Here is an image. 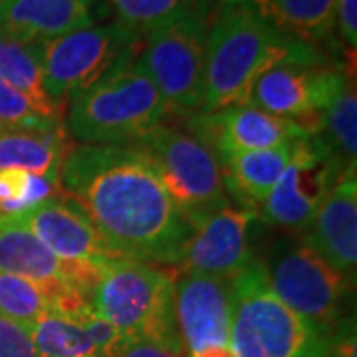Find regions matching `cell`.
I'll return each instance as SVG.
<instances>
[{"instance_id":"6da1fadb","label":"cell","mask_w":357,"mask_h":357,"mask_svg":"<svg viewBox=\"0 0 357 357\" xmlns=\"http://www.w3.org/2000/svg\"><path fill=\"white\" fill-rule=\"evenodd\" d=\"M58 181L119 258L147 264L181 260L191 225L141 147L76 145L68 149Z\"/></svg>"},{"instance_id":"7a4b0ae2","label":"cell","mask_w":357,"mask_h":357,"mask_svg":"<svg viewBox=\"0 0 357 357\" xmlns=\"http://www.w3.org/2000/svg\"><path fill=\"white\" fill-rule=\"evenodd\" d=\"M280 64L330 62L318 46L282 34L243 6L222 8L206 30L204 102L199 114L250 103L258 77Z\"/></svg>"},{"instance_id":"3957f363","label":"cell","mask_w":357,"mask_h":357,"mask_svg":"<svg viewBox=\"0 0 357 357\" xmlns=\"http://www.w3.org/2000/svg\"><path fill=\"white\" fill-rule=\"evenodd\" d=\"M137 56L121 60L91 88L70 100L68 133L82 145L137 147L163 126L167 105Z\"/></svg>"},{"instance_id":"277c9868","label":"cell","mask_w":357,"mask_h":357,"mask_svg":"<svg viewBox=\"0 0 357 357\" xmlns=\"http://www.w3.org/2000/svg\"><path fill=\"white\" fill-rule=\"evenodd\" d=\"M230 294L234 357H332L333 335L282 304L258 258L230 282Z\"/></svg>"},{"instance_id":"5b68a950","label":"cell","mask_w":357,"mask_h":357,"mask_svg":"<svg viewBox=\"0 0 357 357\" xmlns=\"http://www.w3.org/2000/svg\"><path fill=\"white\" fill-rule=\"evenodd\" d=\"M91 307L123 340H149L183 354L175 319V278L155 264L129 258L107 262L91 294Z\"/></svg>"},{"instance_id":"8992f818","label":"cell","mask_w":357,"mask_h":357,"mask_svg":"<svg viewBox=\"0 0 357 357\" xmlns=\"http://www.w3.org/2000/svg\"><path fill=\"white\" fill-rule=\"evenodd\" d=\"M137 34L117 20L89 24L68 34L38 42L44 89L54 105L64 103L91 88L121 60L141 50Z\"/></svg>"},{"instance_id":"52a82bcc","label":"cell","mask_w":357,"mask_h":357,"mask_svg":"<svg viewBox=\"0 0 357 357\" xmlns=\"http://www.w3.org/2000/svg\"><path fill=\"white\" fill-rule=\"evenodd\" d=\"M282 304L330 335L342 326L349 280L304 241L278 238L258 258Z\"/></svg>"},{"instance_id":"ba28073f","label":"cell","mask_w":357,"mask_h":357,"mask_svg":"<svg viewBox=\"0 0 357 357\" xmlns=\"http://www.w3.org/2000/svg\"><path fill=\"white\" fill-rule=\"evenodd\" d=\"M135 62L153 82L167 114L195 115L204 102L206 24L203 10L181 16L149 32Z\"/></svg>"},{"instance_id":"9c48e42d","label":"cell","mask_w":357,"mask_h":357,"mask_svg":"<svg viewBox=\"0 0 357 357\" xmlns=\"http://www.w3.org/2000/svg\"><path fill=\"white\" fill-rule=\"evenodd\" d=\"M137 147L151 157L169 197L192 230L229 206L220 161L191 133L159 126Z\"/></svg>"},{"instance_id":"30bf717a","label":"cell","mask_w":357,"mask_h":357,"mask_svg":"<svg viewBox=\"0 0 357 357\" xmlns=\"http://www.w3.org/2000/svg\"><path fill=\"white\" fill-rule=\"evenodd\" d=\"M345 167L349 165L337 157L321 133L294 143L290 161L258 208V218L288 234L307 232Z\"/></svg>"},{"instance_id":"8fae6325","label":"cell","mask_w":357,"mask_h":357,"mask_svg":"<svg viewBox=\"0 0 357 357\" xmlns=\"http://www.w3.org/2000/svg\"><path fill=\"white\" fill-rule=\"evenodd\" d=\"M175 319L185 357H234L230 282L183 274L175 282Z\"/></svg>"},{"instance_id":"7c38bea8","label":"cell","mask_w":357,"mask_h":357,"mask_svg":"<svg viewBox=\"0 0 357 357\" xmlns=\"http://www.w3.org/2000/svg\"><path fill=\"white\" fill-rule=\"evenodd\" d=\"M349 76L337 66L280 64L258 77L250 103L268 114L292 119L310 135L319 133V109Z\"/></svg>"},{"instance_id":"4fadbf2b","label":"cell","mask_w":357,"mask_h":357,"mask_svg":"<svg viewBox=\"0 0 357 357\" xmlns=\"http://www.w3.org/2000/svg\"><path fill=\"white\" fill-rule=\"evenodd\" d=\"M187 133L208 147L217 155L218 161L243 151H262L294 145L296 141L310 135L292 119L268 114L252 103L191 115Z\"/></svg>"},{"instance_id":"5bb4252c","label":"cell","mask_w":357,"mask_h":357,"mask_svg":"<svg viewBox=\"0 0 357 357\" xmlns=\"http://www.w3.org/2000/svg\"><path fill=\"white\" fill-rule=\"evenodd\" d=\"M258 215L241 206H225L192 230L177 262L183 274L232 282L252 256V229Z\"/></svg>"},{"instance_id":"9a60e30c","label":"cell","mask_w":357,"mask_h":357,"mask_svg":"<svg viewBox=\"0 0 357 357\" xmlns=\"http://www.w3.org/2000/svg\"><path fill=\"white\" fill-rule=\"evenodd\" d=\"M0 270L36 284L50 296L54 310L72 314L91 304L70 286L68 262L52 255L18 215L0 217Z\"/></svg>"},{"instance_id":"2e32d148","label":"cell","mask_w":357,"mask_h":357,"mask_svg":"<svg viewBox=\"0 0 357 357\" xmlns=\"http://www.w3.org/2000/svg\"><path fill=\"white\" fill-rule=\"evenodd\" d=\"M18 217L60 260L103 264L119 258L86 213L64 195H54Z\"/></svg>"},{"instance_id":"e0dca14e","label":"cell","mask_w":357,"mask_h":357,"mask_svg":"<svg viewBox=\"0 0 357 357\" xmlns=\"http://www.w3.org/2000/svg\"><path fill=\"white\" fill-rule=\"evenodd\" d=\"M304 243L310 244L345 278L356 276L357 264V178L356 165L345 167L319 206Z\"/></svg>"},{"instance_id":"ac0fdd59","label":"cell","mask_w":357,"mask_h":357,"mask_svg":"<svg viewBox=\"0 0 357 357\" xmlns=\"http://www.w3.org/2000/svg\"><path fill=\"white\" fill-rule=\"evenodd\" d=\"M102 0H2L0 28L14 38L38 44L96 22Z\"/></svg>"},{"instance_id":"d6986e66","label":"cell","mask_w":357,"mask_h":357,"mask_svg":"<svg viewBox=\"0 0 357 357\" xmlns=\"http://www.w3.org/2000/svg\"><path fill=\"white\" fill-rule=\"evenodd\" d=\"M292 147L294 145H284L276 149L243 151L229 155L220 161L227 192L236 199L241 208L258 215V208L266 201L282 171L288 165Z\"/></svg>"},{"instance_id":"ffe728a7","label":"cell","mask_w":357,"mask_h":357,"mask_svg":"<svg viewBox=\"0 0 357 357\" xmlns=\"http://www.w3.org/2000/svg\"><path fill=\"white\" fill-rule=\"evenodd\" d=\"M238 6L282 34L312 46L332 36L333 0H241Z\"/></svg>"},{"instance_id":"44dd1931","label":"cell","mask_w":357,"mask_h":357,"mask_svg":"<svg viewBox=\"0 0 357 357\" xmlns=\"http://www.w3.org/2000/svg\"><path fill=\"white\" fill-rule=\"evenodd\" d=\"M66 131L52 129H0V171L16 169L56 178L66 153Z\"/></svg>"},{"instance_id":"7402d4cb","label":"cell","mask_w":357,"mask_h":357,"mask_svg":"<svg viewBox=\"0 0 357 357\" xmlns=\"http://www.w3.org/2000/svg\"><path fill=\"white\" fill-rule=\"evenodd\" d=\"M86 307L72 314L50 310L32 324L30 335L38 357H103L84 321Z\"/></svg>"},{"instance_id":"603a6c76","label":"cell","mask_w":357,"mask_h":357,"mask_svg":"<svg viewBox=\"0 0 357 357\" xmlns=\"http://www.w3.org/2000/svg\"><path fill=\"white\" fill-rule=\"evenodd\" d=\"M0 79L26 98L38 103L42 109L62 117V107L54 105L44 89L42 64L36 44L14 38L0 28Z\"/></svg>"},{"instance_id":"cb8c5ba5","label":"cell","mask_w":357,"mask_h":357,"mask_svg":"<svg viewBox=\"0 0 357 357\" xmlns=\"http://www.w3.org/2000/svg\"><path fill=\"white\" fill-rule=\"evenodd\" d=\"M319 133L330 143L345 165H356L357 153V98L354 82L347 79L335 89L319 109Z\"/></svg>"},{"instance_id":"d4e9b609","label":"cell","mask_w":357,"mask_h":357,"mask_svg":"<svg viewBox=\"0 0 357 357\" xmlns=\"http://www.w3.org/2000/svg\"><path fill=\"white\" fill-rule=\"evenodd\" d=\"M105 2L115 20L123 24L139 38H145L161 26L192 13L199 6V0H102Z\"/></svg>"},{"instance_id":"484cf974","label":"cell","mask_w":357,"mask_h":357,"mask_svg":"<svg viewBox=\"0 0 357 357\" xmlns=\"http://www.w3.org/2000/svg\"><path fill=\"white\" fill-rule=\"evenodd\" d=\"M60 192V181L28 171H0V217L22 215Z\"/></svg>"},{"instance_id":"4316f807","label":"cell","mask_w":357,"mask_h":357,"mask_svg":"<svg viewBox=\"0 0 357 357\" xmlns=\"http://www.w3.org/2000/svg\"><path fill=\"white\" fill-rule=\"evenodd\" d=\"M50 310H54V304L42 288L0 270V318L32 328V324Z\"/></svg>"},{"instance_id":"83f0119b","label":"cell","mask_w":357,"mask_h":357,"mask_svg":"<svg viewBox=\"0 0 357 357\" xmlns=\"http://www.w3.org/2000/svg\"><path fill=\"white\" fill-rule=\"evenodd\" d=\"M60 126V115L42 109L22 91L0 79V129H52Z\"/></svg>"},{"instance_id":"f1b7e54d","label":"cell","mask_w":357,"mask_h":357,"mask_svg":"<svg viewBox=\"0 0 357 357\" xmlns=\"http://www.w3.org/2000/svg\"><path fill=\"white\" fill-rule=\"evenodd\" d=\"M0 357H38L30 328L0 318Z\"/></svg>"},{"instance_id":"f546056e","label":"cell","mask_w":357,"mask_h":357,"mask_svg":"<svg viewBox=\"0 0 357 357\" xmlns=\"http://www.w3.org/2000/svg\"><path fill=\"white\" fill-rule=\"evenodd\" d=\"M333 28H337L345 46L356 50L357 0H333Z\"/></svg>"},{"instance_id":"4dcf8cb0","label":"cell","mask_w":357,"mask_h":357,"mask_svg":"<svg viewBox=\"0 0 357 357\" xmlns=\"http://www.w3.org/2000/svg\"><path fill=\"white\" fill-rule=\"evenodd\" d=\"M109 357H185L171 347L155 344L149 340H128L115 349Z\"/></svg>"},{"instance_id":"1f68e13d","label":"cell","mask_w":357,"mask_h":357,"mask_svg":"<svg viewBox=\"0 0 357 357\" xmlns=\"http://www.w3.org/2000/svg\"><path fill=\"white\" fill-rule=\"evenodd\" d=\"M332 357H356V332L354 321L351 326L345 321L340 326V330L333 335Z\"/></svg>"},{"instance_id":"d6a6232c","label":"cell","mask_w":357,"mask_h":357,"mask_svg":"<svg viewBox=\"0 0 357 357\" xmlns=\"http://www.w3.org/2000/svg\"><path fill=\"white\" fill-rule=\"evenodd\" d=\"M204 0H199V6H203ZM211 2H217L220 6H225V8H229V6H238L241 4V0H211Z\"/></svg>"},{"instance_id":"836d02e7","label":"cell","mask_w":357,"mask_h":357,"mask_svg":"<svg viewBox=\"0 0 357 357\" xmlns=\"http://www.w3.org/2000/svg\"><path fill=\"white\" fill-rule=\"evenodd\" d=\"M0 2H2V0H0Z\"/></svg>"}]
</instances>
